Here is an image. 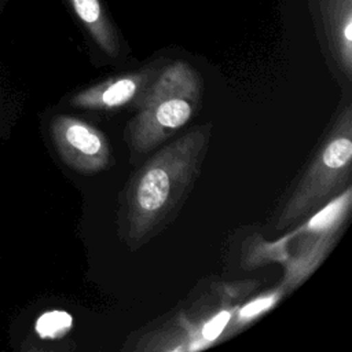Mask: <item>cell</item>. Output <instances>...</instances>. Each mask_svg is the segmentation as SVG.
Listing matches in <instances>:
<instances>
[{
    "mask_svg": "<svg viewBox=\"0 0 352 352\" xmlns=\"http://www.w3.org/2000/svg\"><path fill=\"white\" fill-rule=\"evenodd\" d=\"M147 80V72L113 77L78 92L72 103L88 110H113L131 102Z\"/></svg>",
    "mask_w": 352,
    "mask_h": 352,
    "instance_id": "52a82bcc",
    "label": "cell"
},
{
    "mask_svg": "<svg viewBox=\"0 0 352 352\" xmlns=\"http://www.w3.org/2000/svg\"><path fill=\"white\" fill-rule=\"evenodd\" d=\"M76 16L95 43L110 56H117L120 43L100 0H69Z\"/></svg>",
    "mask_w": 352,
    "mask_h": 352,
    "instance_id": "ba28073f",
    "label": "cell"
},
{
    "mask_svg": "<svg viewBox=\"0 0 352 352\" xmlns=\"http://www.w3.org/2000/svg\"><path fill=\"white\" fill-rule=\"evenodd\" d=\"M230 319H231V312L230 311H221L217 315H214L210 320H208L204 324V327L201 330L204 340L206 342L214 341L223 333V330L228 324Z\"/></svg>",
    "mask_w": 352,
    "mask_h": 352,
    "instance_id": "8fae6325",
    "label": "cell"
},
{
    "mask_svg": "<svg viewBox=\"0 0 352 352\" xmlns=\"http://www.w3.org/2000/svg\"><path fill=\"white\" fill-rule=\"evenodd\" d=\"M73 326V318L69 312L60 309L47 311L36 320L34 330L44 340L62 338Z\"/></svg>",
    "mask_w": 352,
    "mask_h": 352,
    "instance_id": "9c48e42d",
    "label": "cell"
},
{
    "mask_svg": "<svg viewBox=\"0 0 352 352\" xmlns=\"http://www.w3.org/2000/svg\"><path fill=\"white\" fill-rule=\"evenodd\" d=\"M279 293H274L270 296H264V297H258L253 301H250L249 304H246L245 307L241 308L239 311V320H250L256 316H258L260 314L268 311L278 300H279Z\"/></svg>",
    "mask_w": 352,
    "mask_h": 352,
    "instance_id": "30bf717a",
    "label": "cell"
},
{
    "mask_svg": "<svg viewBox=\"0 0 352 352\" xmlns=\"http://www.w3.org/2000/svg\"><path fill=\"white\" fill-rule=\"evenodd\" d=\"M352 110L346 106L290 194L276 221L282 230L326 205L351 177Z\"/></svg>",
    "mask_w": 352,
    "mask_h": 352,
    "instance_id": "3957f363",
    "label": "cell"
},
{
    "mask_svg": "<svg viewBox=\"0 0 352 352\" xmlns=\"http://www.w3.org/2000/svg\"><path fill=\"white\" fill-rule=\"evenodd\" d=\"M318 7L331 55L346 78H351L352 0H319Z\"/></svg>",
    "mask_w": 352,
    "mask_h": 352,
    "instance_id": "8992f818",
    "label": "cell"
},
{
    "mask_svg": "<svg viewBox=\"0 0 352 352\" xmlns=\"http://www.w3.org/2000/svg\"><path fill=\"white\" fill-rule=\"evenodd\" d=\"M352 201V190L329 201L300 230L296 256L289 260L285 282L293 289L301 283L320 264L338 235L348 216Z\"/></svg>",
    "mask_w": 352,
    "mask_h": 352,
    "instance_id": "277c9868",
    "label": "cell"
},
{
    "mask_svg": "<svg viewBox=\"0 0 352 352\" xmlns=\"http://www.w3.org/2000/svg\"><path fill=\"white\" fill-rule=\"evenodd\" d=\"M201 92V77L188 63L176 60L165 66L126 126L131 150L144 154L186 125L199 106Z\"/></svg>",
    "mask_w": 352,
    "mask_h": 352,
    "instance_id": "7a4b0ae2",
    "label": "cell"
},
{
    "mask_svg": "<svg viewBox=\"0 0 352 352\" xmlns=\"http://www.w3.org/2000/svg\"><path fill=\"white\" fill-rule=\"evenodd\" d=\"M54 146L62 161L81 173H95L110 164V146L106 136L87 121L58 116L51 122Z\"/></svg>",
    "mask_w": 352,
    "mask_h": 352,
    "instance_id": "5b68a950",
    "label": "cell"
},
{
    "mask_svg": "<svg viewBox=\"0 0 352 352\" xmlns=\"http://www.w3.org/2000/svg\"><path fill=\"white\" fill-rule=\"evenodd\" d=\"M198 126L164 146L131 177L125 192L126 234L131 245L146 241L177 209L198 176L209 139Z\"/></svg>",
    "mask_w": 352,
    "mask_h": 352,
    "instance_id": "6da1fadb",
    "label": "cell"
}]
</instances>
